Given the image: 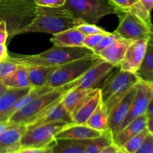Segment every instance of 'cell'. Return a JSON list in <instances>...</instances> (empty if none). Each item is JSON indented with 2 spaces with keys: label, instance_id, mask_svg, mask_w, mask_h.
Here are the masks:
<instances>
[{
  "label": "cell",
  "instance_id": "obj_1",
  "mask_svg": "<svg viewBox=\"0 0 153 153\" xmlns=\"http://www.w3.org/2000/svg\"><path fill=\"white\" fill-rule=\"evenodd\" d=\"M84 22L76 17L65 6L48 7L36 6L32 22L19 32V34L29 32H40L55 34L69 28H76Z\"/></svg>",
  "mask_w": 153,
  "mask_h": 153
},
{
  "label": "cell",
  "instance_id": "obj_2",
  "mask_svg": "<svg viewBox=\"0 0 153 153\" xmlns=\"http://www.w3.org/2000/svg\"><path fill=\"white\" fill-rule=\"evenodd\" d=\"M95 55L92 50L84 46L64 47L54 45L48 50L37 55H9L8 58L19 65L25 67L45 66L58 67L69 61Z\"/></svg>",
  "mask_w": 153,
  "mask_h": 153
},
{
  "label": "cell",
  "instance_id": "obj_3",
  "mask_svg": "<svg viewBox=\"0 0 153 153\" xmlns=\"http://www.w3.org/2000/svg\"><path fill=\"white\" fill-rule=\"evenodd\" d=\"M35 9L34 0H0V22H5L9 39L32 22Z\"/></svg>",
  "mask_w": 153,
  "mask_h": 153
},
{
  "label": "cell",
  "instance_id": "obj_4",
  "mask_svg": "<svg viewBox=\"0 0 153 153\" xmlns=\"http://www.w3.org/2000/svg\"><path fill=\"white\" fill-rule=\"evenodd\" d=\"M139 81L135 73L123 71L120 68L114 70L108 76L100 89L102 101L105 105L108 113Z\"/></svg>",
  "mask_w": 153,
  "mask_h": 153
},
{
  "label": "cell",
  "instance_id": "obj_5",
  "mask_svg": "<svg viewBox=\"0 0 153 153\" xmlns=\"http://www.w3.org/2000/svg\"><path fill=\"white\" fill-rule=\"evenodd\" d=\"M65 94L62 87L54 88L42 95L15 112L8 121L12 125H28L49 110L50 108L61 102Z\"/></svg>",
  "mask_w": 153,
  "mask_h": 153
},
{
  "label": "cell",
  "instance_id": "obj_6",
  "mask_svg": "<svg viewBox=\"0 0 153 153\" xmlns=\"http://www.w3.org/2000/svg\"><path fill=\"white\" fill-rule=\"evenodd\" d=\"M64 6L76 17L96 25L104 16L119 13L110 0H67Z\"/></svg>",
  "mask_w": 153,
  "mask_h": 153
},
{
  "label": "cell",
  "instance_id": "obj_7",
  "mask_svg": "<svg viewBox=\"0 0 153 153\" xmlns=\"http://www.w3.org/2000/svg\"><path fill=\"white\" fill-rule=\"evenodd\" d=\"M101 58L97 55L86 56L58 66L51 74L46 85L52 88L64 86L79 79Z\"/></svg>",
  "mask_w": 153,
  "mask_h": 153
},
{
  "label": "cell",
  "instance_id": "obj_8",
  "mask_svg": "<svg viewBox=\"0 0 153 153\" xmlns=\"http://www.w3.org/2000/svg\"><path fill=\"white\" fill-rule=\"evenodd\" d=\"M65 121L47 123L36 126H26V130L21 139V149H45L54 140L57 133L67 126Z\"/></svg>",
  "mask_w": 153,
  "mask_h": 153
},
{
  "label": "cell",
  "instance_id": "obj_9",
  "mask_svg": "<svg viewBox=\"0 0 153 153\" xmlns=\"http://www.w3.org/2000/svg\"><path fill=\"white\" fill-rule=\"evenodd\" d=\"M117 67L108 61L100 59L79 79L67 84L62 88L65 92L74 88L91 90L100 88L108 76Z\"/></svg>",
  "mask_w": 153,
  "mask_h": 153
},
{
  "label": "cell",
  "instance_id": "obj_10",
  "mask_svg": "<svg viewBox=\"0 0 153 153\" xmlns=\"http://www.w3.org/2000/svg\"><path fill=\"white\" fill-rule=\"evenodd\" d=\"M118 16L120 17L119 25L114 31L117 35L127 40H149L152 24L149 25L130 11L121 12Z\"/></svg>",
  "mask_w": 153,
  "mask_h": 153
},
{
  "label": "cell",
  "instance_id": "obj_11",
  "mask_svg": "<svg viewBox=\"0 0 153 153\" xmlns=\"http://www.w3.org/2000/svg\"><path fill=\"white\" fill-rule=\"evenodd\" d=\"M152 98L153 85L145 83L142 81H139L138 83L136 85V92L134 100L131 105L129 111L123 123L121 129L136 118L145 114L148 105Z\"/></svg>",
  "mask_w": 153,
  "mask_h": 153
},
{
  "label": "cell",
  "instance_id": "obj_12",
  "mask_svg": "<svg viewBox=\"0 0 153 153\" xmlns=\"http://www.w3.org/2000/svg\"><path fill=\"white\" fill-rule=\"evenodd\" d=\"M148 39L133 40L127 48L125 55L119 65L123 71L135 73L140 67L147 49Z\"/></svg>",
  "mask_w": 153,
  "mask_h": 153
},
{
  "label": "cell",
  "instance_id": "obj_13",
  "mask_svg": "<svg viewBox=\"0 0 153 153\" xmlns=\"http://www.w3.org/2000/svg\"><path fill=\"white\" fill-rule=\"evenodd\" d=\"M136 92V85L130 89L123 98L117 103L109 111V129L113 137L121 129L123 123L129 111Z\"/></svg>",
  "mask_w": 153,
  "mask_h": 153
},
{
  "label": "cell",
  "instance_id": "obj_14",
  "mask_svg": "<svg viewBox=\"0 0 153 153\" xmlns=\"http://www.w3.org/2000/svg\"><path fill=\"white\" fill-rule=\"evenodd\" d=\"M100 88L94 89L81 101L72 114V123L85 124L101 102Z\"/></svg>",
  "mask_w": 153,
  "mask_h": 153
},
{
  "label": "cell",
  "instance_id": "obj_15",
  "mask_svg": "<svg viewBox=\"0 0 153 153\" xmlns=\"http://www.w3.org/2000/svg\"><path fill=\"white\" fill-rule=\"evenodd\" d=\"M25 130V125L11 124L0 134V153H15L20 150L21 139Z\"/></svg>",
  "mask_w": 153,
  "mask_h": 153
},
{
  "label": "cell",
  "instance_id": "obj_16",
  "mask_svg": "<svg viewBox=\"0 0 153 153\" xmlns=\"http://www.w3.org/2000/svg\"><path fill=\"white\" fill-rule=\"evenodd\" d=\"M102 133L91 128L86 124L70 123L57 133L55 139L88 140L99 137Z\"/></svg>",
  "mask_w": 153,
  "mask_h": 153
},
{
  "label": "cell",
  "instance_id": "obj_17",
  "mask_svg": "<svg viewBox=\"0 0 153 153\" xmlns=\"http://www.w3.org/2000/svg\"><path fill=\"white\" fill-rule=\"evenodd\" d=\"M132 41L133 40H124L120 37L116 41L102 50L97 55L101 59L119 67L125 55L127 48Z\"/></svg>",
  "mask_w": 153,
  "mask_h": 153
},
{
  "label": "cell",
  "instance_id": "obj_18",
  "mask_svg": "<svg viewBox=\"0 0 153 153\" xmlns=\"http://www.w3.org/2000/svg\"><path fill=\"white\" fill-rule=\"evenodd\" d=\"M88 140L55 139L49 146L45 148V152L85 153Z\"/></svg>",
  "mask_w": 153,
  "mask_h": 153
},
{
  "label": "cell",
  "instance_id": "obj_19",
  "mask_svg": "<svg viewBox=\"0 0 153 153\" xmlns=\"http://www.w3.org/2000/svg\"><path fill=\"white\" fill-rule=\"evenodd\" d=\"M31 88H7L0 96V121L8 120L13 105L19 99L25 95Z\"/></svg>",
  "mask_w": 153,
  "mask_h": 153
},
{
  "label": "cell",
  "instance_id": "obj_20",
  "mask_svg": "<svg viewBox=\"0 0 153 153\" xmlns=\"http://www.w3.org/2000/svg\"><path fill=\"white\" fill-rule=\"evenodd\" d=\"M147 120L148 118L145 114L131 121L114 137V143L120 147L131 137L138 134L146 128Z\"/></svg>",
  "mask_w": 153,
  "mask_h": 153
},
{
  "label": "cell",
  "instance_id": "obj_21",
  "mask_svg": "<svg viewBox=\"0 0 153 153\" xmlns=\"http://www.w3.org/2000/svg\"><path fill=\"white\" fill-rule=\"evenodd\" d=\"M85 37V36L76 27L52 34L51 41L55 46L64 47H81L83 46Z\"/></svg>",
  "mask_w": 153,
  "mask_h": 153
},
{
  "label": "cell",
  "instance_id": "obj_22",
  "mask_svg": "<svg viewBox=\"0 0 153 153\" xmlns=\"http://www.w3.org/2000/svg\"><path fill=\"white\" fill-rule=\"evenodd\" d=\"M56 121H65L68 123H72V115L69 113L61 102L57 103L46 112L40 115L39 117L34 120L31 123L26 126H36L40 124L47 123L56 122Z\"/></svg>",
  "mask_w": 153,
  "mask_h": 153
},
{
  "label": "cell",
  "instance_id": "obj_23",
  "mask_svg": "<svg viewBox=\"0 0 153 153\" xmlns=\"http://www.w3.org/2000/svg\"><path fill=\"white\" fill-rule=\"evenodd\" d=\"M85 124L91 128L102 132L110 130L108 111L102 100Z\"/></svg>",
  "mask_w": 153,
  "mask_h": 153
},
{
  "label": "cell",
  "instance_id": "obj_24",
  "mask_svg": "<svg viewBox=\"0 0 153 153\" xmlns=\"http://www.w3.org/2000/svg\"><path fill=\"white\" fill-rule=\"evenodd\" d=\"M31 88L46 85L52 72L57 67L32 66L26 67Z\"/></svg>",
  "mask_w": 153,
  "mask_h": 153
},
{
  "label": "cell",
  "instance_id": "obj_25",
  "mask_svg": "<svg viewBox=\"0 0 153 153\" xmlns=\"http://www.w3.org/2000/svg\"><path fill=\"white\" fill-rule=\"evenodd\" d=\"M135 74L140 81L153 85V46L149 43L141 65Z\"/></svg>",
  "mask_w": 153,
  "mask_h": 153
},
{
  "label": "cell",
  "instance_id": "obj_26",
  "mask_svg": "<svg viewBox=\"0 0 153 153\" xmlns=\"http://www.w3.org/2000/svg\"><path fill=\"white\" fill-rule=\"evenodd\" d=\"M2 82L8 88H31L27 67L19 64L17 65L16 70Z\"/></svg>",
  "mask_w": 153,
  "mask_h": 153
},
{
  "label": "cell",
  "instance_id": "obj_27",
  "mask_svg": "<svg viewBox=\"0 0 153 153\" xmlns=\"http://www.w3.org/2000/svg\"><path fill=\"white\" fill-rule=\"evenodd\" d=\"M92 90L91 89H82V88H74V89L69 90L67 92H65V94L62 97L61 103L64 106V108L72 115L73 112L79 105L81 101Z\"/></svg>",
  "mask_w": 153,
  "mask_h": 153
},
{
  "label": "cell",
  "instance_id": "obj_28",
  "mask_svg": "<svg viewBox=\"0 0 153 153\" xmlns=\"http://www.w3.org/2000/svg\"><path fill=\"white\" fill-rule=\"evenodd\" d=\"M114 143V137L110 130L105 131L95 138L89 139L85 153H99L103 149Z\"/></svg>",
  "mask_w": 153,
  "mask_h": 153
},
{
  "label": "cell",
  "instance_id": "obj_29",
  "mask_svg": "<svg viewBox=\"0 0 153 153\" xmlns=\"http://www.w3.org/2000/svg\"><path fill=\"white\" fill-rule=\"evenodd\" d=\"M52 89H54V88L47 86V85H44V86L42 87L31 88V89H30V91H28L25 95H24L23 97H22L20 99H19V100L16 101V102L13 105V108H12L11 111H10V117H11L15 112L17 111L19 109H20L21 108L24 107V106L26 105L27 104L31 102V101H33L34 99L38 97L39 96L42 95V94H45V93L48 92V91H51V90Z\"/></svg>",
  "mask_w": 153,
  "mask_h": 153
},
{
  "label": "cell",
  "instance_id": "obj_30",
  "mask_svg": "<svg viewBox=\"0 0 153 153\" xmlns=\"http://www.w3.org/2000/svg\"><path fill=\"white\" fill-rule=\"evenodd\" d=\"M149 133L147 128L139 133L138 134L135 135L134 137H131L130 140L126 142L123 146H121L120 149L123 153H135L140 147V146L143 143V140Z\"/></svg>",
  "mask_w": 153,
  "mask_h": 153
},
{
  "label": "cell",
  "instance_id": "obj_31",
  "mask_svg": "<svg viewBox=\"0 0 153 153\" xmlns=\"http://www.w3.org/2000/svg\"><path fill=\"white\" fill-rule=\"evenodd\" d=\"M17 64L12 61L7 57L4 61H0V81H3L10 76L17 67Z\"/></svg>",
  "mask_w": 153,
  "mask_h": 153
},
{
  "label": "cell",
  "instance_id": "obj_32",
  "mask_svg": "<svg viewBox=\"0 0 153 153\" xmlns=\"http://www.w3.org/2000/svg\"><path fill=\"white\" fill-rule=\"evenodd\" d=\"M76 28L85 36L98 34H107V33H108V31H105L103 28L97 26L96 24H91L88 23V22H83V23L79 25Z\"/></svg>",
  "mask_w": 153,
  "mask_h": 153
},
{
  "label": "cell",
  "instance_id": "obj_33",
  "mask_svg": "<svg viewBox=\"0 0 153 153\" xmlns=\"http://www.w3.org/2000/svg\"><path fill=\"white\" fill-rule=\"evenodd\" d=\"M118 38H120V37L118 35H117L115 33L109 32L108 34H105L104 36V37L102 39L100 43L93 49V52H94V53L95 55H97L102 50H103L106 47H108L109 45H111L114 42L116 41Z\"/></svg>",
  "mask_w": 153,
  "mask_h": 153
},
{
  "label": "cell",
  "instance_id": "obj_34",
  "mask_svg": "<svg viewBox=\"0 0 153 153\" xmlns=\"http://www.w3.org/2000/svg\"><path fill=\"white\" fill-rule=\"evenodd\" d=\"M108 33H107V34H108ZM107 34H98L85 36L83 40V46L93 51V49L100 43L102 39Z\"/></svg>",
  "mask_w": 153,
  "mask_h": 153
},
{
  "label": "cell",
  "instance_id": "obj_35",
  "mask_svg": "<svg viewBox=\"0 0 153 153\" xmlns=\"http://www.w3.org/2000/svg\"><path fill=\"white\" fill-rule=\"evenodd\" d=\"M113 5L117 9L118 14L121 12L126 11L131 6H132L137 0H110ZM117 14V15H118Z\"/></svg>",
  "mask_w": 153,
  "mask_h": 153
},
{
  "label": "cell",
  "instance_id": "obj_36",
  "mask_svg": "<svg viewBox=\"0 0 153 153\" xmlns=\"http://www.w3.org/2000/svg\"><path fill=\"white\" fill-rule=\"evenodd\" d=\"M67 0H34L36 6L48 7H60L65 5Z\"/></svg>",
  "mask_w": 153,
  "mask_h": 153
},
{
  "label": "cell",
  "instance_id": "obj_37",
  "mask_svg": "<svg viewBox=\"0 0 153 153\" xmlns=\"http://www.w3.org/2000/svg\"><path fill=\"white\" fill-rule=\"evenodd\" d=\"M135 153H153V135L150 132L148 134L140 147Z\"/></svg>",
  "mask_w": 153,
  "mask_h": 153
},
{
  "label": "cell",
  "instance_id": "obj_38",
  "mask_svg": "<svg viewBox=\"0 0 153 153\" xmlns=\"http://www.w3.org/2000/svg\"><path fill=\"white\" fill-rule=\"evenodd\" d=\"M8 39V32L5 22H0V44L6 43Z\"/></svg>",
  "mask_w": 153,
  "mask_h": 153
},
{
  "label": "cell",
  "instance_id": "obj_39",
  "mask_svg": "<svg viewBox=\"0 0 153 153\" xmlns=\"http://www.w3.org/2000/svg\"><path fill=\"white\" fill-rule=\"evenodd\" d=\"M99 153H123L120 148L117 146L114 143L109 145L108 146L103 149Z\"/></svg>",
  "mask_w": 153,
  "mask_h": 153
},
{
  "label": "cell",
  "instance_id": "obj_40",
  "mask_svg": "<svg viewBox=\"0 0 153 153\" xmlns=\"http://www.w3.org/2000/svg\"><path fill=\"white\" fill-rule=\"evenodd\" d=\"M137 1L148 13H151L153 10V0H137Z\"/></svg>",
  "mask_w": 153,
  "mask_h": 153
},
{
  "label": "cell",
  "instance_id": "obj_41",
  "mask_svg": "<svg viewBox=\"0 0 153 153\" xmlns=\"http://www.w3.org/2000/svg\"><path fill=\"white\" fill-rule=\"evenodd\" d=\"M8 55L9 54L7 52L6 43L0 44V61L5 60L8 57Z\"/></svg>",
  "mask_w": 153,
  "mask_h": 153
},
{
  "label": "cell",
  "instance_id": "obj_42",
  "mask_svg": "<svg viewBox=\"0 0 153 153\" xmlns=\"http://www.w3.org/2000/svg\"><path fill=\"white\" fill-rule=\"evenodd\" d=\"M19 153H46L44 149H36V148H26L18 151Z\"/></svg>",
  "mask_w": 153,
  "mask_h": 153
},
{
  "label": "cell",
  "instance_id": "obj_43",
  "mask_svg": "<svg viewBox=\"0 0 153 153\" xmlns=\"http://www.w3.org/2000/svg\"><path fill=\"white\" fill-rule=\"evenodd\" d=\"M146 115L148 119L153 117V98L150 101V102H149V105H148V108L146 111Z\"/></svg>",
  "mask_w": 153,
  "mask_h": 153
},
{
  "label": "cell",
  "instance_id": "obj_44",
  "mask_svg": "<svg viewBox=\"0 0 153 153\" xmlns=\"http://www.w3.org/2000/svg\"><path fill=\"white\" fill-rule=\"evenodd\" d=\"M11 124L9 123L8 120L0 121V134L4 132Z\"/></svg>",
  "mask_w": 153,
  "mask_h": 153
},
{
  "label": "cell",
  "instance_id": "obj_45",
  "mask_svg": "<svg viewBox=\"0 0 153 153\" xmlns=\"http://www.w3.org/2000/svg\"><path fill=\"white\" fill-rule=\"evenodd\" d=\"M146 128L149 130V132H153V117L149 118L147 120V126H146Z\"/></svg>",
  "mask_w": 153,
  "mask_h": 153
},
{
  "label": "cell",
  "instance_id": "obj_46",
  "mask_svg": "<svg viewBox=\"0 0 153 153\" xmlns=\"http://www.w3.org/2000/svg\"><path fill=\"white\" fill-rule=\"evenodd\" d=\"M7 88H8L4 85V82H3L2 81H0V96H1L3 93L5 92L7 90Z\"/></svg>",
  "mask_w": 153,
  "mask_h": 153
},
{
  "label": "cell",
  "instance_id": "obj_47",
  "mask_svg": "<svg viewBox=\"0 0 153 153\" xmlns=\"http://www.w3.org/2000/svg\"><path fill=\"white\" fill-rule=\"evenodd\" d=\"M150 28H151V31H150V35H149V43L150 45H152L153 46V29L152 28H151L150 26Z\"/></svg>",
  "mask_w": 153,
  "mask_h": 153
},
{
  "label": "cell",
  "instance_id": "obj_48",
  "mask_svg": "<svg viewBox=\"0 0 153 153\" xmlns=\"http://www.w3.org/2000/svg\"><path fill=\"white\" fill-rule=\"evenodd\" d=\"M151 28H152V29H153V24H152V25H151Z\"/></svg>",
  "mask_w": 153,
  "mask_h": 153
},
{
  "label": "cell",
  "instance_id": "obj_49",
  "mask_svg": "<svg viewBox=\"0 0 153 153\" xmlns=\"http://www.w3.org/2000/svg\"><path fill=\"white\" fill-rule=\"evenodd\" d=\"M151 134H152V135H153V132H152V133H151Z\"/></svg>",
  "mask_w": 153,
  "mask_h": 153
},
{
  "label": "cell",
  "instance_id": "obj_50",
  "mask_svg": "<svg viewBox=\"0 0 153 153\" xmlns=\"http://www.w3.org/2000/svg\"><path fill=\"white\" fill-rule=\"evenodd\" d=\"M15 153H19V152H15Z\"/></svg>",
  "mask_w": 153,
  "mask_h": 153
}]
</instances>
